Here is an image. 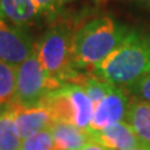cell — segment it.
<instances>
[{
    "label": "cell",
    "mask_w": 150,
    "mask_h": 150,
    "mask_svg": "<svg viewBox=\"0 0 150 150\" xmlns=\"http://www.w3.org/2000/svg\"><path fill=\"white\" fill-rule=\"evenodd\" d=\"M125 25L110 16H100L85 23L73 34L71 68L95 69L129 34Z\"/></svg>",
    "instance_id": "6da1fadb"
},
{
    "label": "cell",
    "mask_w": 150,
    "mask_h": 150,
    "mask_svg": "<svg viewBox=\"0 0 150 150\" xmlns=\"http://www.w3.org/2000/svg\"><path fill=\"white\" fill-rule=\"evenodd\" d=\"M150 71V34L130 30L125 39L94 69L103 80L128 88Z\"/></svg>",
    "instance_id": "7a4b0ae2"
},
{
    "label": "cell",
    "mask_w": 150,
    "mask_h": 150,
    "mask_svg": "<svg viewBox=\"0 0 150 150\" xmlns=\"http://www.w3.org/2000/svg\"><path fill=\"white\" fill-rule=\"evenodd\" d=\"M71 41L73 34L67 25H55L45 33L35 44L38 56L45 71L51 78L64 81H75L78 70L71 68Z\"/></svg>",
    "instance_id": "3957f363"
},
{
    "label": "cell",
    "mask_w": 150,
    "mask_h": 150,
    "mask_svg": "<svg viewBox=\"0 0 150 150\" xmlns=\"http://www.w3.org/2000/svg\"><path fill=\"white\" fill-rule=\"evenodd\" d=\"M63 85L45 71L34 46L31 55L16 68L15 96L13 103L25 106L41 104L50 93Z\"/></svg>",
    "instance_id": "277c9868"
},
{
    "label": "cell",
    "mask_w": 150,
    "mask_h": 150,
    "mask_svg": "<svg viewBox=\"0 0 150 150\" xmlns=\"http://www.w3.org/2000/svg\"><path fill=\"white\" fill-rule=\"evenodd\" d=\"M34 41L24 28L16 26L0 16V60L14 68L31 55Z\"/></svg>",
    "instance_id": "5b68a950"
},
{
    "label": "cell",
    "mask_w": 150,
    "mask_h": 150,
    "mask_svg": "<svg viewBox=\"0 0 150 150\" xmlns=\"http://www.w3.org/2000/svg\"><path fill=\"white\" fill-rule=\"evenodd\" d=\"M130 103L125 90L112 85L110 91L99 104L94 108L93 119L89 126V133H96L106 129L112 124L125 121Z\"/></svg>",
    "instance_id": "8992f818"
},
{
    "label": "cell",
    "mask_w": 150,
    "mask_h": 150,
    "mask_svg": "<svg viewBox=\"0 0 150 150\" xmlns=\"http://www.w3.org/2000/svg\"><path fill=\"white\" fill-rule=\"evenodd\" d=\"M10 106L15 115L16 129L21 140L29 138L41 130L49 129L54 124V120L44 104L25 106L11 103Z\"/></svg>",
    "instance_id": "52a82bcc"
},
{
    "label": "cell",
    "mask_w": 150,
    "mask_h": 150,
    "mask_svg": "<svg viewBox=\"0 0 150 150\" xmlns=\"http://www.w3.org/2000/svg\"><path fill=\"white\" fill-rule=\"evenodd\" d=\"M90 135L91 139L109 150H129L143 143L126 121L112 124L101 131L90 133Z\"/></svg>",
    "instance_id": "ba28073f"
},
{
    "label": "cell",
    "mask_w": 150,
    "mask_h": 150,
    "mask_svg": "<svg viewBox=\"0 0 150 150\" xmlns=\"http://www.w3.org/2000/svg\"><path fill=\"white\" fill-rule=\"evenodd\" d=\"M54 140V150H81L91 135L69 123H54L50 126Z\"/></svg>",
    "instance_id": "9c48e42d"
},
{
    "label": "cell",
    "mask_w": 150,
    "mask_h": 150,
    "mask_svg": "<svg viewBox=\"0 0 150 150\" xmlns=\"http://www.w3.org/2000/svg\"><path fill=\"white\" fill-rule=\"evenodd\" d=\"M33 0H0V16L13 25L24 28L38 16Z\"/></svg>",
    "instance_id": "30bf717a"
},
{
    "label": "cell",
    "mask_w": 150,
    "mask_h": 150,
    "mask_svg": "<svg viewBox=\"0 0 150 150\" xmlns=\"http://www.w3.org/2000/svg\"><path fill=\"white\" fill-rule=\"evenodd\" d=\"M125 121L143 143L150 145V103L143 100L130 103Z\"/></svg>",
    "instance_id": "8fae6325"
},
{
    "label": "cell",
    "mask_w": 150,
    "mask_h": 150,
    "mask_svg": "<svg viewBox=\"0 0 150 150\" xmlns=\"http://www.w3.org/2000/svg\"><path fill=\"white\" fill-rule=\"evenodd\" d=\"M21 142L11 106L0 109V150H20Z\"/></svg>",
    "instance_id": "7c38bea8"
},
{
    "label": "cell",
    "mask_w": 150,
    "mask_h": 150,
    "mask_svg": "<svg viewBox=\"0 0 150 150\" xmlns=\"http://www.w3.org/2000/svg\"><path fill=\"white\" fill-rule=\"evenodd\" d=\"M16 68L0 60V109L10 105L15 96Z\"/></svg>",
    "instance_id": "4fadbf2b"
},
{
    "label": "cell",
    "mask_w": 150,
    "mask_h": 150,
    "mask_svg": "<svg viewBox=\"0 0 150 150\" xmlns=\"http://www.w3.org/2000/svg\"><path fill=\"white\" fill-rule=\"evenodd\" d=\"M81 86L88 94L89 99L91 100L93 106L95 108L106 96V94L110 91V89L112 88V84L103 80L101 78L95 75V76H86L84 79Z\"/></svg>",
    "instance_id": "5bb4252c"
},
{
    "label": "cell",
    "mask_w": 150,
    "mask_h": 150,
    "mask_svg": "<svg viewBox=\"0 0 150 150\" xmlns=\"http://www.w3.org/2000/svg\"><path fill=\"white\" fill-rule=\"evenodd\" d=\"M20 150H54V140L50 128L24 139Z\"/></svg>",
    "instance_id": "9a60e30c"
},
{
    "label": "cell",
    "mask_w": 150,
    "mask_h": 150,
    "mask_svg": "<svg viewBox=\"0 0 150 150\" xmlns=\"http://www.w3.org/2000/svg\"><path fill=\"white\" fill-rule=\"evenodd\" d=\"M129 93L138 98V100L150 103V71L142 76L138 81L128 86Z\"/></svg>",
    "instance_id": "2e32d148"
},
{
    "label": "cell",
    "mask_w": 150,
    "mask_h": 150,
    "mask_svg": "<svg viewBox=\"0 0 150 150\" xmlns=\"http://www.w3.org/2000/svg\"><path fill=\"white\" fill-rule=\"evenodd\" d=\"M67 0H33L34 5L36 6L39 13H49L55 11L58 8H60Z\"/></svg>",
    "instance_id": "e0dca14e"
},
{
    "label": "cell",
    "mask_w": 150,
    "mask_h": 150,
    "mask_svg": "<svg viewBox=\"0 0 150 150\" xmlns=\"http://www.w3.org/2000/svg\"><path fill=\"white\" fill-rule=\"evenodd\" d=\"M81 150H109L108 148H105L104 145H101L100 143L95 142L94 139H90L89 142L84 145Z\"/></svg>",
    "instance_id": "ac0fdd59"
},
{
    "label": "cell",
    "mask_w": 150,
    "mask_h": 150,
    "mask_svg": "<svg viewBox=\"0 0 150 150\" xmlns=\"http://www.w3.org/2000/svg\"><path fill=\"white\" fill-rule=\"evenodd\" d=\"M129 150H150V145L146 144V143H142L140 145H138V146L135 148H131Z\"/></svg>",
    "instance_id": "d6986e66"
},
{
    "label": "cell",
    "mask_w": 150,
    "mask_h": 150,
    "mask_svg": "<svg viewBox=\"0 0 150 150\" xmlns=\"http://www.w3.org/2000/svg\"><path fill=\"white\" fill-rule=\"evenodd\" d=\"M143 1H145V3H148V4H150V0H143Z\"/></svg>",
    "instance_id": "ffe728a7"
}]
</instances>
